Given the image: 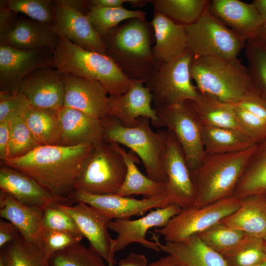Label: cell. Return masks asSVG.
<instances>
[{"label": "cell", "instance_id": "6da1fadb", "mask_svg": "<svg viewBox=\"0 0 266 266\" xmlns=\"http://www.w3.org/2000/svg\"><path fill=\"white\" fill-rule=\"evenodd\" d=\"M94 148L91 143L40 145L24 156L0 163L32 177L56 196L68 199Z\"/></svg>", "mask_w": 266, "mask_h": 266}, {"label": "cell", "instance_id": "7a4b0ae2", "mask_svg": "<svg viewBox=\"0 0 266 266\" xmlns=\"http://www.w3.org/2000/svg\"><path fill=\"white\" fill-rule=\"evenodd\" d=\"M153 33L151 23L134 18L112 29L103 39L107 55L133 81L145 83L155 67Z\"/></svg>", "mask_w": 266, "mask_h": 266}, {"label": "cell", "instance_id": "3957f363", "mask_svg": "<svg viewBox=\"0 0 266 266\" xmlns=\"http://www.w3.org/2000/svg\"><path fill=\"white\" fill-rule=\"evenodd\" d=\"M52 54L56 68L64 74L97 81L109 95L124 94L133 83L108 55L85 50L63 37Z\"/></svg>", "mask_w": 266, "mask_h": 266}, {"label": "cell", "instance_id": "277c9868", "mask_svg": "<svg viewBox=\"0 0 266 266\" xmlns=\"http://www.w3.org/2000/svg\"><path fill=\"white\" fill-rule=\"evenodd\" d=\"M256 144L237 152L205 154L192 174L195 191L193 207H201L233 196Z\"/></svg>", "mask_w": 266, "mask_h": 266}, {"label": "cell", "instance_id": "5b68a950", "mask_svg": "<svg viewBox=\"0 0 266 266\" xmlns=\"http://www.w3.org/2000/svg\"><path fill=\"white\" fill-rule=\"evenodd\" d=\"M101 121L105 141L130 148L141 159L149 178L166 183L164 158L167 130L154 132L150 125L151 120L146 117L138 118L137 125L131 128L124 126L116 118L109 115Z\"/></svg>", "mask_w": 266, "mask_h": 266}, {"label": "cell", "instance_id": "8992f818", "mask_svg": "<svg viewBox=\"0 0 266 266\" xmlns=\"http://www.w3.org/2000/svg\"><path fill=\"white\" fill-rule=\"evenodd\" d=\"M190 72L200 94L237 104L252 88L247 68L237 58L193 56Z\"/></svg>", "mask_w": 266, "mask_h": 266}, {"label": "cell", "instance_id": "52a82bcc", "mask_svg": "<svg viewBox=\"0 0 266 266\" xmlns=\"http://www.w3.org/2000/svg\"><path fill=\"white\" fill-rule=\"evenodd\" d=\"M193 55L187 50L168 62L157 63L145 83L152 95L155 107L195 101L200 95L192 82L190 65Z\"/></svg>", "mask_w": 266, "mask_h": 266}, {"label": "cell", "instance_id": "ba28073f", "mask_svg": "<svg viewBox=\"0 0 266 266\" xmlns=\"http://www.w3.org/2000/svg\"><path fill=\"white\" fill-rule=\"evenodd\" d=\"M188 50L195 56L237 58L247 40L226 26L208 10L185 26Z\"/></svg>", "mask_w": 266, "mask_h": 266}, {"label": "cell", "instance_id": "9c48e42d", "mask_svg": "<svg viewBox=\"0 0 266 266\" xmlns=\"http://www.w3.org/2000/svg\"><path fill=\"white\" fill-rule=\"evenodd\" d=\"M127 167L122 155L103 140L95 146L75 186L94 194H116L125 178Z\"/></svg>", "mask_w": 266, "mask_h": 266}, {"label": "cell", "instance_id": "30bf717a", "mask_svg": "<svg viewBox=\"0 0 266 266\" xmlns=\"http://www.w3.org/2000/svg\"><path fill=\"white\" fill-rule=\"evenodd\" d=\"M154 109L158 119L153 125L166 128L173 133L183 151L192 174L205 155L200 123L194 110L192 101Z\"/></svg>", "mask_w": 266, "mask_h": 266}, {"label": "cell", "instance_id": "8fae6325", "mask_svg": "<svg viewBox=\"0 0 266 266\" xmlns=\"http://www.w3.org/2000/svg\"><path fill=\"white\" fill-rule=\"evenodd\" d=\"M242 200L233 196L204 206L182 209L164 227L154 229L166 241L179 242L198 234L235 211Z\"/></svg>", "mask_w": 266, "mask_h": 266}, {"label": "cell", "instance_id": "7c38bea8", "mask_svg": "<svg viewBox=\"0 0 266 266\" xmlns=\"http://www.w3.org/2000/svg\"><path fill=\"white\" fill-rule=\"evenodd\" d=\"M48 66H54L52 50L50 49L24 50L0 45V93H18L23 80L30 73Z\"/></svg>", "mask_w": 266, "mask_h": 266}, {"label": "cell", "instance_id": "4fadbf2b", "mask_svg": "<svg viewBox=\"0 0 266 266\" xmlns=\"http://www.w3.org/2000/svg\"><path fill=\"white\" fill-rule=\"evenodd\" d=\"M167 131L164 158L167 176L166 195L170 204L177 205L182 209L192 208L195 202L192 175L179 142L172 133Z\"/></svg>", "mask_w": 266, "mask_h": 266}, {"label": "cell", "instance_id": "5bb4252c", "mask_svg": "<svg viewBox=\"0 0 266 266\" xmlns=\"http://www.w3.org/2000/svg\"><path fill=\"white\" fill-rule=\"evenodd\" d=\"M58 205L71 217L80 233L89 242L90 247L104 259L108 266H114L116 263L114 239L108 231L112 219L99 209L82 202Z\"/></svg>", "mask_w": 266, "mask_h": 266}, {"label": "cell", "instance_id": "9a60e30c", "mask_svg": "<svg viewBox=\"0 0 266 266\" xmlns=\"http://www.w3.org/2000/svg\"><path fill=\"white\" fill-rule=\"evenodd\" d=\"M182 210L179 206L170 204L152 210L147 215L135 220L130 218L112 220L109 224V229L118 234L117 238L114 239V253L135 242L157 252L160 251L156 242L146 238L147 232L150 229L165 226L171 218Z\"/></svg>", "mask_w": 266, "mask_h": 266}, {"label": "cell", "instance_id": "2e32d148", "mask_svg": "<svg viewBox=\"0 0 266 266\" xmlns=\"http://www.w3.org/2000/svg\"><path fill=\"white\" fill-rule=\"evenodd\" d=\"M68 199L72 203L82 202L92 206L112 220L142 216L152 209L170 204L166 195L139 200L116 194H94L75 190L70 194Z\"/></svg>", "mask_w": 266, "mask_h": 266}, {"label": "cell", "instance_id": "e0dca14e", "mask_svg": "<svg viewBox=\"0 0 266 266\" xmlns=\"http://www.w3.org/2000/svg\"><path fill=\"white\" fill-rule=\"evenodd\" d=\"M53 32L85 50L107 54L103 39L95 30L86 15L75 8L55 0Z\"/></svg>", "mask_w": 266, "mask_h": 266}, {"label": "cell", "instance_id": "ac0fdd59", "mask_svg": "<svg viewBox=\"0 0 266 266\" xmlns=\"http://www.w3.org/2000/svg\"><path fill=\"white\" fill-rule=\"evenodd\" d=\"M65 74L54 66L41 67L30 73L21 84L23 94L34 107L59 110L64 105Z\"/></svg>", "mask_w": 266, "mask_h": 266}, {"label": "cell", "instance_id": "d6986e66", "mask_svg": "<svg viewBox=\"0 0 266 266\" xmlns=\"http://www.w3.org/2000/svg\"><path fill=\"white\" fill-rule=\"evenodd\" d=\"M65 74L63 106L78 110L101 120L108 115L109 94L99 82Z\"/></svg>", "mask_w": 266, "mask_h": 266}, {"label": "cell", "instance_id": "ffe728a7", "mask_svg": "<svg viewBox=\"0 0 266 266\" xmlns=\"http://www.w3.org/2000/svg\"><path fill=\"white\" fill-rule=\"evenodd\" d=\"M0 189L24 204L44 210L58 204H72L68 199L56 196L32 177L3 165L0 168Z\"/></svg>", "mask_w": 266, "mask_h": 266}, {"label": "cell", "instance_id": "44dd1931", "mask_svg": "<svg viewBox=\"0 0 266 266\" xmlns=\"http://www.w3.org/2000/svg\"><path fill=\"white\" fill-rule=\"evenodd\" d=\"M142 81H133L128 90L120 95H109L108 115L116 118L124 126L134 127L140 117L149 118L152 125L157 121L151 106L152 95Z\"/></svg>", "mask_w": 266, "mask_h": 266}, {"label": "cell", "instance_id": "7402d4cb", "mask_svg": "<svg viewBox=\"0 0 266 266\" xmlns=\"http://www.w3.org/2000/svg\"><path fill=\"white\" fill-rule=\"evenodd\" d=\"M58 114L61 125L59 145L72 146L91 143L96 146L104 140L101 120L64 106L58 110Z\"/></svg>", "mask_w": 266, "mask_h": 266}, {"label": "cell", "instance_id": "603a6c76", "mask_svg": "<svg viewBox=\"0 0 266 266\" xmlns=\"http://www.w3.org/2000/svg\"><path fill=\"white\" fill-rule=\"evenodd\" d=\"M208 10L247 40L263 26L261 16L252 2L248 3L239 0H213Z\"/></svg>", "mask_w": 266, "mask_h": 266}, {"label": "cell", "instance_id": "cb8c5ba5", "mask_svg": "<svg viewBox=\"0 0 266 266\" xmlns=\"http://www.w3.org/2000/svg\"><path fill=\"white\" fill-rule=\"evenodd\" d=\"M152 235L160 251L170 256L180 266H228L223 256L207 246L197 234L165 244L160 241L156 233Z\"/></svg>", "mask_w": 266, "mask_h": 266}, {"label": "cell", "instance_id": "d4e9b609", "mask_svg": "<svg viewBox=\"0 0 266 266\" xmlns=\"http://www.w3.org/2000/svg\"><path fill=\"white\" fill-rule=\"evenodd\" d=\"M151 24L155 39L152 50L156 62H169L188 50L185 26L155 11Z\"/></svg>", "mask_w": 266, "mask_h": 266}, {"label": "cell", "instance_id": "484cf974", "mask_svg": "<svg viewBox=\"0 0 266 266\" xmlns=\"http://www.w3.org/2000/svg\"><path fill=\"white\" fill-rule=\"evenodd\" d=\"M59 40L60 37L53 32L51 25L21 17L17 18L0 45L24 50L44 48L53 50Z\"/></svg>", "mask_w": 266, "mask_h": 266}, {"label": "cell", "instance_id": "4316f807", "mask_svg": "<svg viewBox=\"0 0 266 266\" xmlns=\"http://www.w3.org/2000/svg\"><path fill=\"white\" fill-rule=\"evenodd\" d=\"M44 209L24 204L0 191V216L15 225L27 241L36 243Z\"/></svg>", "mask_w": 266, "mask_h": 266}, {"label": "cell", "instance_id": "83f0119b", "mask_svg": "<svg viewBox=\"0 0 266 266\" xmlns=\"http://www.w3.org/2000/svg\"><path fill=\"white\" fill-rule=\"evenodd\" d=\"M109 143L122 155L127 167L125 180L116 195L125 197L140 195L144 198L166 195V183L156 181L143 175L136 166L139 159L133 152L127 151L117 143Z\"/></svg>", "mask_w": 266, "mask_h": 266}, {"label": "cell", "instance_id": "f1b7e54d", "mask_svg": "<svg viewBox=\"0 0 266 266\" xmlns=\"http://www.w3.org/2000/svg\"><path fill=\"white\" fill-rule=\"evenodd\" d=\"M233 197L266 199V136L257 143L234 191Z\"/></svg>", "mask_w": 266, "mask_h": 266}, {"label": "cell", "instance_id": "f546056e", "mask_svg": "<svg viewBox=\"0 0 266 266\" xmlns=\"http://www.w3.org/2000/svg\"><path fill=\"white\" fill-rule=\"evenodd\" d=\"M240 206L220 223L248 234L266 237V200L260 197L241 200Z\"/></svg>", "mask_w": 266, "mask_h": 266}, {"label": "cell", "instance_id": "4dcf8cb0", "mask_svg": "<svg viewBox=\"0 0 266 266\" xmlns=\"http://www.w3.org/2000/svg\"><path fill=\"white\" fill-rule=\"evenodd\" d=\"M205 154H221L247 150L256 143L244 133L237 130L200 124Z\"/></svg>", "mask_w": 266, "mask_h": 266}, {"label": "cell", "instance_id": "1f68e13d", "mask_svg": "<svg viewBox=\"0 0 266 266\" xmlns=\"http://www.w3.org/2000/svg\"><path fill=\"white\" fill-rule=\"evenodd\" d=\"M192 105L201 124L243 133L238 123L233 104L200 93L198 98L192 101Z\"/></svg>", "mask_w": 266, "mask_h": 266}, {"label": "cell", "instance_id": "d6a6232c", "mask_svg": "<svg viewBox=\"0 0 266 266\" xmlns=\"http://www.w3.org/2000/svg\"><path fill=\"white\" fill-rule=\"evenodd\" d=\"M23 117L40 145H59L61 125L58 110L32 106Z\"/></svg>", "mask_w": 266, "mask_h": 266}, {"label": "cell", "instance_id": "836d02e7", "mask_svg": "<svg viewBox=\"0 0 266 266\" xmlns=\"http://www.w3.org/2000/svg\"><path fill=\"white\" fill-rule=\"evenodd\" d=\"M49 258L38 244L27 241L21 235L0 248L2 266H50Z\"/></svg>", "mask_w": 266, "mask_h": 266}, {"label": "cell", "instance_id": "e575fe53", "mask_svg": "<svg viewBox=\"0 0 266 266\" xmlns=\"http://www.w3.org/2000/svg\"><path fill=\"white\" fill-rule=\"evenodd\" d=\"M208 0H152L155 11L184 26L196 22L208 9Z\"/></svg>", "mask_w": 266, "mask_h": 266}, {"label": "cell", "instance_id": "d590c367", "mask_svg": "<svg viewBox=\"0 0 266 266\" xmlns=\"http://www.w3.org/2000/svg\"><path fill=\"white\" fill-rule=\"evenodd\" d=\"M86 15L102 39L123 21L134 18L146 20L145 12L124 7H105L89 5Z\"/></svg>", "mask_w": 266, "mask_h": 266}, {"label": "cell", "instance_id": "8d00e7d4", "mask_svg": "<svg viewBox=\"0 0 266 266\" xmlns=\"http://www.w3.org/2000/svg\"><path fill=\"white\" fill-rule=\"evenodd\" d=\"M222 256L228 266H255L266 260L264 239L248 234Z\"/></svg>", "mask_w": 266, "mask_h": 266}, {"label": "cell", "instance_id": "74e56055", "mask_svg": "<svg viewBox=\"0 0 266 266\" xmlns=\"http://www.w3.org/2000/svg\"><path fill=\"white\" fill-rule=\"evenodd\" d=\"M245 49L252 89L266 98V46L249 39Z\"/></svg>", "mask_w": 266, "mask_h": 266}, {"label": "cell", "instance_id": "f35d334b", "mask_svg": "<svg viewBox=\"0 0 266 266\" xmlns=\"http://www.w3.org/2000/svg\"><path fill=\"white\" fill-rule=\"evenodd\" d=\"M104 259L95 250L80 243L53 254L50 266H106Z\"/></svg>", "mask_w": 266, "mask_h": 266}, {"label": "cell", "instance_id": "ab89813d", "mask_svg": "<svg viewBox=\"0 0 266 266\" xmlns=\"http://www.w3.org/2000/svg\"><path fill=\"white\" fill-rule=\"evenodd\" d=\"M197 235L207 246L222 255L238 245L248 234L219 222Z\"/></svg>", "mask_w": 266, "mask_h": 266}, {"label": "cell", "instance_id": "60d3db41", "mask_svg": "<svg viewBox=\"0 0 266 266\" xmlns=\"http://www.w3.org/2000/svg\"><path fill=\"white\" fill-rule=\"evenodd\" d=\"M9 125L10 140L7 159L22 157L40 146L34 138L23 117L11 120L9 121Z\"/></svg>", "mask_w": 266, "mask_h": 266}, {"label": "cell", "instance_id": "b9f144b4", "mask_svg": "<svg viewBox=\"0 0 266 266\" xmlns=\"http://www.w3.org/2000/svg\"><path fill=\"white\" fill-rule=\"evenodd\" d=\"M7 7L15 13H21L29 18L52 25L55 13V3L50 0H8Z\"/></svg>", "mask_w": 266, "mask_h": 266}, {"label": "cell", "instance_id": "7bdbcfd3", "mask_svg": "<svg viewBox=\"0 0 266 266\" xmlns=\"http://www.w3.org/2000/svg\"><path fill=\"white\" fill-rule=\"evenodd\" d=\"M83 237L79 233L42 228L36 244L50 257L57 252L80 243Z\"/></svg>", "mask_w": 266, "mask_h": 266}, {"label": "cell", "instance_id": "ee69618b", "mask_svg": "<svg viewBox=\"0 0 266 266\" xmlns=\"http://www.w3.org/2000/svg\"><path fill=\"white\" fill-rule=\"evenodd\" d=\"M32 106L29 100L22 93H0V123L23 117Z\"/></svg>", "mask_w": 266, "mask_h": 266}, {"label": "cell", "instance_id": "f6af8a7d", "mask_svg": "<svg viewBox=\"0 0 266 266\" xmlns=\"http://www.w3.org/2000/svg\"><path fill=\"white\" fill-rule=\"evenodd\" d=\"M58 205L48 207L44 210L42 228L81 234L71 217Z\"/></svg>", "mask_w": 266, "mask_h": 266}, {"label": "cell", "instance_id": "bcb514c9", "mask_svg": "<svg viewBox=\"0 0 266 266\" xmlns=\"http://www.w3.org/2000/svg\"><path fill=\"white\" fill-rule=\"evenodd\" d=\"M239 126L242 132L256 144L266 136V121L233 104Z\"/></svg>", "mask_w": 266, "mask_h": 266}, {"label": "cell", "instance_id": "7dc6e473", "mask_svg": "<svg viewBox=\"0 0 266 266\" xmlns=\"http://www.w3.org/2000/svg\"><path fill=\"white\" fill-rule=\"evenodd\" d=\"M235 104L266 121V98L253 89Z\"/></svg>", "mask_w": 266, "mask_h": 266}, {"label": "cell", "instance_id": "c3c4849f", "mask_svg": "<svg viewBox=\"0 0 266 266\" xmlns=\"http://www.w3.org/2000/svg\"><path fill=\"white\" fill-rule=\"evenodd\" d=\"M0 41L1 43L12 29L16 20L15 13L7 6L6 1H0Z\"/></svg>", "mask_w": 266, "mask_h": 266}, {"label": "cell", "instance_id": "681fc988", "mask_svg": "<svg viewBox=\"0 0 266 266\" xmlns=\"http://www.w3.org/2000/svg\"><path fill=\"white\" fill-rule=\"evenodd\" d=\"M21 235L17 227L10 222L0 220V248L16 239Z\"/></svg>", "mask_w": 266, "mask_h": 266}, {"label": "cell", "instance_id": "f907efd6", "mask_svg": "<svg viewBox=\"0 0 266 266\" xmlns=\"http://www.w3.org/2000/svg\"><path fill=\"white\" fill-rule=\"evenodd\" d=\"M10 140L9 122L0 123V162L6 160Z\"/></svg>", "mask_w": 266, "mask_h": 266}, {"label": "cell", "instance_id": "816d5d0a", "mask_svg": "<svg viewBox=\"0 0 266 266\" xmlns=\"http://www.w3.org/2000/svg\"><path fill=\"white\" fill-rule=\"evenodd\" d=\"M147 259L142 254L131 253L125 259H121L119 263V266H146L147 265Z\"/></svg>", "mask_w": 266, "mask_h": 266}, {"label": "cell", "instance_id": "f5cc1de1", "mask_svg": "<svg viewBox=\"0 0 266 266\" xmlns=\"http://www.w3.org/2000/svg\"><path fill=\"white\" fill-rule=\"evenodd\" d=\"M128 0H88L90 5L105 7H123L125 3H128Z\"/></svg>", "mask_w": 266, "mask_h": 266}, {"label": "cell", "instance_id": "db71d44e", "mask_svg": "<svg viewBox=\"0 0 266 266\" xmlns=\"http://www.w3.org/2000/svg\"><path fill=\"white\" fill-rule=\"evenodd\" d=\"M146 266H180L169 255L162 257Z\"/></svg>", "mask_w": 266, "mask_h": 266}, {"label": "cell", "instance_id": "11a10c76", "mask_svg": "<svg viewBox=\"0 0 266 266\" xmlns=\"http://www.w3.org/2000/svg\"><path fill=\"white\" fill-rule=\"evenodd\" d=\"M257 8L263 21V27L266 28V0H254L252 1Z\"/></svg>", "mask_w": 266, "mask_h": 266}, {"label": "cell", "instance_id": "9f6ffc18", "mask_svg": "<svg viewBox=\"0 0 266 266\" xmlns=\"http://www.w3.org/2000/svg\"><path fill=\"white\" fill-rule=\"evenodd\" d=\"M250 39H255L266 46V28L262 27Z\"/></svg>", "mask_w": 266, "mask_h": 266}, {"label": "cell", "instance_id": "6f0895ef", "mask_svg": "<svg viewBox=\"0 0 266 266\" xmlns=\"http://www.w3.org/2000/svg\"><path fill=\"white\" fill-rule=\"evenodd\" d=\"M149 1L145 0H128V3L132 5L133 7L141 8L144 6Z\"/></svg>", "mask_w": 266, "mask_h": 266}, {"label": "cell", "instance_id": "680465c9", "mask_svg": "<svg viewBox=\"0 0 266 266\" xmlns=\"http://www.w3.org/2000/svg\"><path fill=\"white\" fill-rule=\"evenodd\" d=\"M255 266H266V260Z\"/></svg>", "mask_w": 266, "mask_h": 266}, {"label": "cell", "instance_id": "91938a15", "mask_svg": "<svg viewBox=\"0 0 266 266\" xmlns=\"http://www.w3.org/2000/svg\"><path fill=\"white\" fill-rule=\"evenodd\" d=\"M264 239V248H265V252L266 256V237L263 238Z\"/></svg>", "mask_w": 266, "mask_h": 266}, {"label": "cell", "instance_id": "94428289", "mask_svg": "<svg viewBox=\"0 0 266 266\" xmlns=\"http://www.w3.org/2000/svg\"><path fill=\"white\" fill-rule=\"evenodd\" d=\"M0 266H2L1 264H0Z\"/></svg>", "mask_w": 266, "mask_h": 266}, {"label": "cell", "instance_id": "6125c7cd", "mask_svg": "<svg viewBox=\"0 0 266 266\" xmlns=\"http://www.w3.org/2000/svg\"></svg>", "mask_w": 266, "mask_h": 266}]
</instances>
